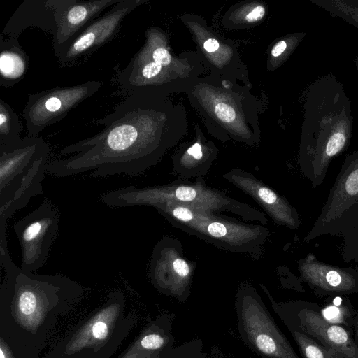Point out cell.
<instances>
[{
	"label": "cell",
	"instance_id": "obj_1",
	"mask_svg": "<svg viewBox=\"0 0 358 358\" xmlns=\"http://www.w3.org/2000/svg\"><path fill=\"white\" fill-rule=\"evenodd\" d=\"M161 117V103L152 92L131 94L111 113L94 122L103 126L100 132L61 150L63 156L73 155L49 162L47 173L55 177L92 170L94 177L141 175L169 148Z\"/></svg>",
	"mask_w": 358,
	"mask_h": 358
},
{
	"label": "cell",
	"instance_id": "obj_2",
	"mask_svg": "<svg viewBox=\"0 0 358 358\" xmlns=\"http://www.w3.org/2000/svg\"><path fill=\"white\" fill-rule=\"evenodd\" d=\"M353 117L343 84L331 73L315 80L305 96L298 165L316 188L324 180L333 159L350 144Z\"/></svg>",
	"mask_w": 358,
	"mask_h": 358
},
{
	"label": "cell",
	"instance_id": "obj_3",
	"mask_svg": "<svg viewBox=\"0 0 358 358\" xmlns=\"http://www.w3.org/2000/svg\"><path fill=\"white\" fill-rule=\"evenodd\" d=\"M50 147L42 138L25 137L0 146V254H8L6 222L31 197L43 193Z\"/></svg>",
	"mask_w": 358,
	"mask_h": 358
},
{
	"label": "cell",
	"instance_id": "obj_4",
	"mask_svg": "<svg viewBox=\"0 0 358 358\" xmlns=\"http://www.w3.org/2000/svg\"><path fill=\"white\" fill-rule=\"evenodd\" d=\"M100 199L110 207H153L171 202L212 213L230 212L245 221L258 222L262 225L268 223L264 213L229 196L224 192L208 187L203 178H196L194 182L180 180L145 187L127 186L107 192Z\"/></svg>",
	"mask_w": 358,
	"mask_h": 358
},
{
	"label": "cell",
	"instance_id": "obj_5",
	"mask_svg": "<svg viewBox=\"0 0 358 358\" xmlns=\"http://www.w3.org/2000/svg\"><path fill=\"white\" fill-rule=\"evenodd\" d=\"M153 208L173 227L229 252L259 255L270 234L262 224L244 223L182 204L165 202Z\"/></svg>",
	"mask_w": 358,
	"mask_h": 358
},
{
	"label": "cell",
	"instance_id": "obj_6",
	"mask_svg": "<svg viewBox=\"0 0 358 358\" xmlns=\"http://www.w3.org/2000/svg\"><path fill=\"white\" fill-rule=\"evenodd\" d=\"M342 236L344 262L358 259V150L348 155L321 212L304 238Z\"/></svg>",
	"mask_w": 358,
	"mask_h": 358
},
{
	"label": "cell",
	"instance_id": "obj_7",
	"mask_svg": "<svg viewBox=\"0 0 358 358\" xmlns=\"http://www.w3.org/2000/svg\"><path fill=\"white\" fill-rule=\"evenodd\" d=\"M235 306L239 335L255 353L264 358H301L253 286H239Z\"/></svg>",
	"mask_w": 358,
	"mask_h": 358
},
{
	"label": "cell",
	"instance_id": "obj_8",
	"mask_svg": "<svg viewBox=\"0 0 358 358\" xmlns=\"http://www.w3.org/2000/svg\"><path fill=\"white\" fill-rule=\"evenodd\" d=\"M259 285L266 294L273 310L287 329L308 334L320 344L334 349L343 358H358V345L353 333L327 320L318 303L304 300L278 303L266 286Z\"/></svg>",
	"mask_w": 358,
	"mask_h": 358
},
{
	"label": "cell",
	"instance_id": "obj_9",
	"mask_svg": "<svg viewBox=\"0 0 358 358\" xmlns=\"http://www.w3.org/2000/svg\"><path fill=\"white\" fill-rule=\"evenodd\" d=\"M101 85V81L89 80L30 94L22 110L27 136H38L47 127L63 119L72 109L94 94Z\"/></svg>",
	"mask_w": 358,
	"mask_h": 358
},
{
	"label": "cell",
	"instance_id": "obj_10",
	"mask_svg": "<svg viewBox=\"0 0 358 358\" xmlns=\"http://www.w3.org/2000/svg\"><path fill=\"white\" fill-rule=\"evenodd\" d=\"M143 2L142 0H119L107 13L55 51L60 66L70 67L83 62L112 41L118 34L123 20Z\"/></svg>",
	"mask_w": 358,
	"mask_h": 358
},
{
	"label": "cell",
	"instance_id": "obj_11",
	"mask_svg": "<svg viewBox=\"0 0 358 358\" xmlns=\"http://www.w3.org/2000/svg\"><path fill=\"white\" fill-rule=\"evenodd\" d=\"M59 214L48 198L13 228L22 249L21 269L27 273L41 268L46 262L58 229Z\"/></svg>",
	"mask_w": 358,
	"mask_h": 358
},
{
	"label": "cell",
	"instance_id": "obj_12",
	"mask_svg": "<svg viewBox=\"0 0 358 358\" xmlns=\"http://www.w3.org/2000/svg\"><path fill=\"white\" fill-rule=\"evenodd\" d=\"M196 264L187 259L180 241L172 236L162 238L155 245L150 262V273L153 283L162 292L180 301H185Z\"/></svg>",
	"mask_w": 358,
	"mask_h": 358
},
{
	"label": "cell",
	"instance_id": "obj_13",
	"mask_svg": "<svg viewBox=\"0 0 358 358\" xmlns=\"http://www.w3.org/2000/svg\"><path fill=\"white\" fill-rule=\"evenodd\" d=\"M301 280L319 296H334L358 293V268H342L319 261L308 254L298 260Z\"/></svg>",
	"mask_w": 358,
	"mask_h": 358
},
{
	"label": "cell",
	"instance_id": "obj_14",
	"mask_svg": "<svg viewBox=\"0 0 358 358\" xmlns=\"http://www.w3.org/2000/svg\"><path fill=\"white\" fill-rule=\"evenodd\" d=\"M237 189L252 198L278 225L297 229L301 220L296 209L271 187L254 175L240 169H234L222 176Z\"/></svg>",
	"mask_w": 358,
	"mask_h": 358
},
{
	"label": "cell",
	"instance_id": "obj_15",
	"mask_svg": "<svg viewBox=\"0 0 358 358\" xmlns=\"http://www.w3.org/2000/svg\"><path fill=\"white\" fill-rule=\"evenodd\" d=\"M119 0H53L56 30L52 36L54 51L67 43L101 13Z\"/></svg>",
	"mask_w": 358,
	"mask_h": 358
},
{
	"label": "cell",
	"instance_id": "obj_16",
	"mask_svg": "<svg viewBox=\"0 0 358 358\" xmlns=\"http://www.w3.org/2000/svg\"><path fill=\"white\" fill-rule=\"evenodd\" d=\"M29 27L54 35L56 30L53 0H25L6 23L2 34L17 38Z\"/></svg>",
	"mask_w": 358,
	"mask_h": 358
},
{
	"label": "cell",
	"instance_id": "obj_17",
	"mask_svg": "<svg viewBox=\"0 0 358 358\" xmlns=\"http://www.w3.org/2000/svg\"><path fill=\"white\" fill-rule=\"evenodd\" d=\"M29 64V57L17 38L0 36V86L10 87L23 79Z\"/></svg>",
	"mask_w": 358,
	"mask_h": 358
},
{
	"label": "cell",
	"instance_id": "obj_18",
	"mask_svg": "<svg viewBox=\"0 0 358 358\" xmlns=\"http://www.w3.org/2000/svg\"><path fill=\"white\" fill-rule=\"evenodd\" d=\"M213 150H206L199 142L188 147L173 159V172L180 178H203L215 158Z\"/></svg>",
	"mask_w": 358,
	"mask_h": 358
},
{
	"label": "cell",
	"instance_id": "obj_19",
	"mask_svg": "<svg viewBox=\"0 0 358 358\" xmlns=\"http://www.w3.org/2000/svg\"><path fill=\"white\" fill-rule=\"evenodd\" d=\"M321 311L327 320L341 324L353 333L356 310L347 295L327 297Z\"/></svg>",
	"mask_w": 358,
	"mask_h": 358
},
{
	"label": "cell",
	"instance_id": "obj_20",
	"mask_svg": "<svg viewBox=\"0 0 358 358\" xmlns=\"http://www.w3.org/2000/svg\"><path fill=\"white\" fill-rule=\"evenodd\" d=\"M22 130L16 112L0 98V146H9L19 141Z\"/></svg>",
	"mask_w": 358,
	"mask_h": 358
},
{
	"label": "cell",
	"instance_id": "obj_21",
	"mask_svg": "<svg viewBox=\"0 0 358 358\" xmlns=\"http://www.w3.org/2000/svg\"><path fill=\"white\" fill-rule=\"evenodd\" d=\"M295 341L302 358H343L334 349L323 345L308 334L294 329H287Z\"/></svg>",
	"mask_w": 358,
	"mask_h": 358
},
{
	"label": "cell",
	"instance_id": "obj_22",
	"mask_svg": "<svg viewBox=\"0 0 358 358\" xmlns=\"http://www.w3.org/2000/svg\"><path fill=\"white\" fill-rule=\"evenodd\" d=\"M333 17L341 18L358 28V0H310Z\"/></svg>",
	"mask_w": 358,
	"mask_h": 358
},
{
	"label": "cell",
	"instance_id": "obj_23",
	"mask_svg": "<svg viewBox=\"0 0 358 358\" xmlns=\"http://www.w3.org/2000/svg\"><path fill=\"white\" fill-rule=\"evenodd\" d=\"M170 341L169 337L166 338L159 334H151L145 336L141 344L143 348L148 350H158L165 345L167 342Z\"/></svg>",
	"mask_w": 358,
	"mask_h": 358
},
{
	"label": "cell",
	"instance_id": "obj_24",
	"mask_svg": "<svg viewBox=\"0 0 358 358\" xmlns=\"http://www.w3.org/2000/svg\"><path fill=\"white\" fill-rule=\"evenodd\" d=\"M215 113L218 117L223 122H230L235 118V112L234 109L224 103H219L215 107Z\"/></svg>",
	"mask_w": 358,
	"mask_h": 358
},
{
	"label": "cell",
	"instance_id": "obj_25",
	"mask_svg": "<svg viewBox=\"0 0 358 358\" xmlns=\"http://www.w3.org/2000/svg\"><path fill=\"white\" fill-rule=\"evenodd\" d=\"M92 333L95 338L103 339L108 334L107 325L103 322H96L93 326Z\"/></svg>",
	"mask_w": 358,
	"mask_h": 358
},
{
	"label": "cell",
	"instance_id": "obj_26",
	"mask_svg": "<svg viewBox=\"0 0 358 358\" xmlns=\"http://www.w3.org/2000/svg\"><path fill=\"white\" fill-rule=\"evenodd\" d=\"M265 12L266 10L264 6H257L246 15V20L250 22L260 20L264 15Z\"/></svg>",
	"mask_w": 358,
	"mask_h": 358
},
{
	"label": "cell",
	"instance_id": "obj_27",
	"mask_svg": "<svg viewBox=\"0 0 358 358\" xmlns=\"http://www.w3.org/2000/svg\"><path fill=\"white\" fill-rule=\"evenodd\" d=\"M220 44L215 38H208L203 43L204 49L208 52H213L218 50Z\"/></svg>",
	"mask_w": 358,
	"mask_h": 358
},
{
	"label": "cell",
	"instance_id": "obj_28",
	"mask_svg": "<svg viewBox=\"0 0 358 358\" xmlns=\"http://www.w3.org/2000/svg\"><path fill=\"white\" fill-rule=\"evenodd\" d=\"M353 336L355 342L358 345V308L356 310L354 328H353Z\"/></svg>",
	"mask_w": 358,
	"mask_h": 358
},
{
	"label": "cell",
	"instance_id": "obj_29",
	"mask_svg": "<svg viewBox=\"0 0 358 358\" xmlns=\"http://www.w3.org/2000/svg\"><path fill=\"white\" fill-rule=\"evenodd\" d=\"M355 66H356L357 72H358V55L355 58Z\"/></svg>",
	"mask_w": 358,
	"mask_h": 358
},
{
	"label": "cell",
	"instance_id": "obj_30",
	"mask_svg": "<svg viewBox=\"0 0 358 358\" xmlns=\"http://www.w3.org/2000/svg\"><path fill=\"white\" fill-rule=\"evenodd\" d=\"M0 358H5V356L1 348L0 349Z\"/></svg>",
	"mask_w": 358,
	"mask_h": 358
},
{
	"label": "cell",
	"instance_id": "obj_31",
	"mask_svg": "<svg viewBox=\"0 0 358 358\" xmlns=\"http://www.w3.org/2000/svg\"><path fill=\"white\" fill-rule=\"evenodd\" d=\"M249 358H250V357H249Z\"/></svg>",
	"mask_w": 358,
	"mask_h": 358
}]
</instances>
